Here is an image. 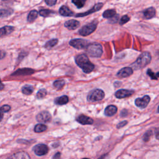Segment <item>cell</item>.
<instances>
[{
  "instance_id": "34",
  "label": "cell",
  "mask_w": 159,
  "mask_h": 159,
  "mask_svg": "<svg viewBox=\"0 0 159 159\" xmlns=\"http://www.w3.org/2000/svg\"><path fill=\"white\" fill-rule=\"evenodd\" d=\"M129 20H130V17L127 15H124L120 18L119 24H120V25H124V24H126Z\"/></svg>"
},
{
  "instance_id": "48",
  "label": "cell",
  "mask_w": 159,
  "mask_h": 159,
  "mask_svg": "<svg viewBox=\"0 0 159 159\" xmlns=\"http://www.w3.org/2000/svg\"><path fill=\"white\" fill-rule=\"evenodd\" d=\"M82 159H89V158H83Z\"/></svg>"
},
{
  "instance_id": "40",
  "label": "cell",
  "mask_w": 159,
  "mask_h": 159,
  "mask_svg": "<svg viewBox=\"0 0 159 159\" xmlns=\"http://www.w3.org/2000/svg\"><path fill=\"white\" fill-rule=\"evenodd\" d=\"M52 159H61V153L60 152H57L53 155Z\"/></svg>"
},
{
  "instance_id": "28",
  "label": "cell",
  "mask_w": 159,
  "mask_h": 159,
  "mask_svg": "<svg viewBox=\"0 0 159 159\" xmlns=\"http://www.w3.org/2000/svg\"><path fill=\"white\" fill-rule=\"evenodd\" d=\"M65 84V82L63 80H55L53 83V86L57 88V89H61L64 85Z\"/></svg>"
},
{
  "instance_id": "23",
  "label": "cell",
  "mask_w": 159,
  "mask_h": 159,
  "mask_svg": "<svg viewBox=\"0 0 159 159\" xmlns=\"http://www.w3.org/2000/svg\"><path fill=\"white\" fill-rule=\"evenodd\" d=\"M13 13V9L11 8L0 9V17H7Z\"/></svg>"
},
{
  "instance_id": "7",
  "label": "cell",
  "mask_w": 159,
  "mask_h": 159,
  "mask_svg": "<svg viewBox=\"0 0 159 159\" xmlns=\"http://www.w3.org/2000/svg\"><path fill=\"white\" fill-rule=\"evenodd\" d=\"M48 147L43 143H39L33 147L34 152L38 156H43L48 152Z\"/></svg>"
},
{
  "instance_id": "25",
  "label": "cell",
  "mask_w": 159,
  "mask_h": 159,
  "mask_svg": "<svg viewBox=\"0 0 159 159\" xmlns=\"http://www.w3.org/2000/svg\"><path fill=\"white\" fill-rule=\"evenodd\" d=\"M34 91V88L29 84H25L22 88V92L25 95H30Z\"/></svg>"
},
{
  "instance_id": "49",
  "label": "cell",
  "mask_w": 159,
  "mask_h": 159,
  "mask_svg": "<svg viewBox=\"0 0 159 159\" xmlns=\"http://www.w3.org/2000/svg\"><path fill=\"white\" fill-rule=\"evenodd\" d=\"M2 1H7V0H2Z\"/></svg>"
},
{
  "instance_id": "43",
  "label": "cell",
  "mask_w": 159,
  "mask_h": 159,
  "mask_svg": "<svg viewBox=\"0 0 159 159\" xmlns=\"http://www.w3.org/2000/svg\"><path fill=\"white\" fill-rule=\"evenodd\" d=\"M4 112H3V111H2V110H1L0 109V122L2 120V119H3V117H4Z\"/></svg>"
},
{
  "instance_id": "22",
  "label": "cell",
  "mask_w": 159,
  "mask_h": 159,
  "mask_svg": "<svg viewBox=\"0 0 159 159\" xmlns=\"http://www.w3.org/2000/svg\"><path fill=\"white\" fill-rule=\"evenodd\" d=\"M38 12L37 10H32L30 11V12L29 13L28 16H27V22H33L37 17V16H38Z\"/></svg>"
},
{
  "instance_id": "44",
  "label": "cell",
  "mask_w": 159,
  "mask_h": 159,
  "mask_svg": "<svg viewBox=\"0 0 159 159\" xmlns=\"http://www.w3.org/2000/svg\"><path fill=\"white\" fill-rule=\"evenodd\" d=\"M155 137H156L157 139L159 140V128L156 130V135H155Z\"/></svg>"
},
{
  "instance_id": "19",
  "label": "cell",
  "mask_w": 159,
  "mask_h": 159,
  "mask_svg": "<svg viewBox=\"0 0 159 159\" xmlns=\"http://www.w3.org/2000/svg\"><path fill=\"white\" fill-rule=\"evenodd\" d=\"M59 13L60 15L65 17H70L73 16L74 14L73 12L70 9H69L67 6L64 5L61 6L59 9Z\"/></svg>"
},
{
  "instance_id": "42",
  "label": "cell",
  "mask_w": 159,
  "mask_h": 159,
  "mask_svg": "<svg viewBox=\"0 0 159 159\" xmlns=\"http://www.w3.org/2000/svg\"><path fill=\"white\" fill-rule=\"evenodd\" d=\"M121 85V82L120 81H115L114 83V86L115 87H119Z\"/></svg>"
},
{
  "instance_id": "9",
  "label": "cell",
  "mask_w": 159,
  "mask_h": 159,
  "mask_svg": "<svg viewBox=\"0 0 159 159\" xmlns=\"http://www.w3.org/2000/svg\"><path fill=\"white\" fill-rule=\"evenodd\" d=\"M51 114L49 112L47 111H43L39 112L36 116L37 120L40 123H46L50 122L51 120Z\"/></svg>"
},
{
  "instance_id": "47",
  "label": "cell",
  "mask_w": 159,
  "mask_h": 159,
  "mask_svg": "<svg viewBox=\"0 0 159 159\" xmlns=\"http://www.w3.org/2000/svg\"><path fill=\"white\" fill-rule=\"evenodd\" d=\"M157 112L159 113V106H158V108H157Z\"/></svg>"
},
{
  "instance_id": "14",
  "label": "cell",
  "mask_w": 159,
  "mask_h": 159,
  "mask_svg": "<svg viewBox=\"0 0 159 159\" xmlns=\"http://www.w3.org/2000/svg\"><path fill=\"white\" fill-rule=\"evenodd\" d=\"M133 73V69L131 67H124L120 69L116 74L119 78H126L130 76Z\"/></svg>"
},
{
  "instance_id": "11",
  "label": "cell",
  "mask_w": 159,
  "mask_h": 159,
  "mask_svg": "<svg viewBox=\"0 0 159 159\" xmlns=\"http://www.w3.org/2000/svg\"><path fill=\"white\" fill-rule=\"evenodd\" d=\"M134 90L132 89H121L117 90L115 93V96L118 99L125 98L132 95L134 93Z\"/></svg>"
},
{
  "instance_id": "5",
  "label": "cell",
  "mask_w": 159,
  "mask_h": 159,
  "mask_svg": "<svg viewBox=\"0 0 159 159\" xmlns=\"http://www.w3.org/2000/svg\"><path fill=\"white\" fill-rule=\"evenodd\" d=\"M97 24H98V22L94 20L86 25H84V26H83L81 28L79 29L78 30L79 34L84 37L90 35L96 29Z\"/></svg>"
},
{
  "instance_id": "6",
  "label": "cell",
  "mask_w": 159,
  "mask_h": 159,
  "mask_svg": "<svg viewBox=\"0 0 159 159\" xmlns=\"http://www.w3.org/2000/svg\"><path fill=\"white\" fill-rule=\"evenodd\" d=\"M89 42L83 39H74L70 41L69 44L76 48V49H83L86 48L89 44Z\"/></svg>"
},
{
  "instance_id": "45",
  "label": "cell",
  "mask_w": 159,
  "mask_h": 159,
  "mask_svg": "<svg viewBox=\"0 0 159 159\" xmlns=\"http://www.w3.org/2000/svg\"><path fill=\"white\" fill-rule=\"evenodd\" d=\"M4 85L2 84V83L1 82V80L0 79V91L4 89Z\"/></svg>"
},
{
  "instance_id": "17",
  "label": "cell",
  "mask_w": 159,
  "mask_h": 159,
  "mask_svg": "<svg viewBox=\"0 0 159 159\" xmlns=\"http://www.w3.org/2000/svg\"><path fill=\"white\" fill-rule=\"evenodd\" d=\"M14 27L13 26L6 25L0 28V38L6 36L11 34L14 30Z\"/></svg>"
},
{
  "instance_id": "27",
  "label": "cell",
  "mask_w": 159,
  "mask_h": 159,
  "mask_svg": "<svg viewBox=\"0 0 159 159\" xmlns=\"http://www.w3.org/2000/svg\"><path fill=\"white\" fill-rule=\"evenodd\" d=\"M58 43V39H51L46 42V43L44 45V47L47 49H50L53 48L54 46H55Z\"/></svg>"
},
{
  "instance_id": "10",
  "label": "cell",
  "mask_w": 159,
  "mask_h": 159,
  "mask_svg": "<svg viewBox=\"0 0 159 159\" xmlns=\"http://www.w3.org/2000/svg\"><path fill=\"white\" fill-rule=\"evenodd\" d=\"M103 6V4L102 2H99V3H97L93 7H91L89 10H88V11H86L84 12H83V13H80V14H77L75 15V17H84L86 16H88V15H89L92 13H94L96 11H99L101 7H102Z\"/></svg>"
},
{
  "instance_id": "31",
  "label": "cell",
  "mask_w": 159,
  "mask_h": 159,
  "mask_svg": "<svg viewBox=\"0 0 159 159\" xmlns=\"http://www.w3.org/2000/svg\"><path fill=\"white\" fill-rule=\"evenodd\" d=\"M86 0H71L72 2L77 7V8L80 9L83 7L86 2Z\"/></svg>"
},
{
  "instance_id": "16",
  "label": "cell",
  "mask_w": 159,
  "mask_h": 159,
  "mask_svg": "<svg viewBox=\"0 0 159 159\" xmlns=\"http://www.w3.org/2000/svg\"><path fill=\"white\" fill-rule=\"evenodd\" d=\"M7 159H30V158L27 152H19L11 155Z\"/></svg>"
},
{
  "instance_id": "24",
  "label": "cell",
  "mask_w": 159,
  "mask_h": 159,
  "mask_svg": "<svg viewBox=\"0 0 159 159\" xmlns=\"http://www.w3.org/2000/svg\"><path fill=\"white\" fill-rule=\"evenodd\" d=\"M116 15V12L114 9H107L104 11L102 17L107 19H111Z\"/></svg>"
},
{
  "instance_id": "8",
  "label": "cell",
  "mask_w": 159,
  "mask_h": 159,
  "mask_svg": "<svg viewBox=\"0 0 159 159\" xmlns=\"http://www.w3.org/2000/svg\"><path fill=\"white\" fill-rule=\"evenodd\" d=\"M150 101V98L148 95L144 96L143 98H138L135 100V104L140 109L145 108Z\"/></svg>"
},
{
  "instance_id": "4",
  "label": "cell",
  "mask_w": 159,
  "mask_h": 159,
  "mask_svg": "<svg viewBox=\"0 0 159 159\" xmlns=\"http://www.w3.org/2000/svg\"><path fill=\"white\" fill-rule=\"evenodd\" d=\"M105 96L104 92L101 89H94L91 91L87 96V101L95 102L102 100Z\"/></svg>"
},
{
  "instance_id": "30",
  "label": "cell",
  "mask_w": 159,
  "mask_h": 159,
  "mask_svg": "<svg viewBox=\"0 0 159 159\" xmlns=\"http://www.w3.org/2000/svg\"><path fill=\"white\" fill-rule=\"evenodd\" d=\"M47 94V90L44 88H42V89H40L38 91V92L37 93V94H36V96H37V99H43L44 98L46 95Z\"/></svg>"
},
{
  "instance_id": "15",
  "label": "cell",
  "mask_w": 159,
  "mask_h": 159,
  "mask_svg": "<svg viewBox=\"0 0 159 159\" xmlns=\"http://www.w3.org/2000/svg\"><path fill=\"white\" fill-rule=\"evenodd\" d=\"M80 25L79 21L75 19H70L66 21L64 24L65 27H66L69 30H75L78 28Z\"/></svg>"
},
{
  "instance_id": "18",
  "label": "cell",
  "mask_w": 159,
  "mask_h": 159,
  "mask_svg": "<svg viewBox=\"0 0 159 159\" xmlns=\"http://www.w3.org/2000/svg\"><path fill=\"white\" fill-rule=\"evenodd\" d=\"M156 14L155 9L153 7H150L143 11V16L147 19H150L153 18Z\"/></svg>"
},
{
  "instance_id": "41",
  "label": "cell",
  "mask_w": 159,
  "mask_h": 159,
  "mask_svg": "<svg viewBox=\"0 0 159 159\" xmlns=\"http://www.w3.org/2000/svg\"><path fill=\"white\" fill-rule=\"evenodd\" d=\"M5 56H6V52L2 50H0V60L4 58Z\"/></svg>"
},
{
  "instance_id": "3",
  "label": "cell",
  "mask_w": 159,
  "mask_h": 159,
  "mask_svg": "<svg viewBox=\"0 0 159 159\" xmlns=\"http://www.w3.org/2000/svg\"><path fill=\"white\" fill-rule=\"evenodd\" d=\"M88 54L91 57L99 58L102 54V45L97 42L89 43L86 48Z\"/></svg>"
},
{
  "instance_id": "1",
  "label": "cell",
  "mask_w": 159,
  "mask_h": 159,
  "mask_svg": "<svg viewBox=\"0 0 159 159\" xmlns=\"http://www.w3.org/2000/svg\"><path fill=\"white\" fill-rule=\"evenodd\" d=\"M75 60L76 64L81 68L85 73H89L94 68V64L89 61L86 54H80L76 55L75 58Z\"/></svg>"
},
{
  "instance_id": "20",
  "label": "cell",
  "mask_w": 159,
  "mask_h": 159,
  "mask_svg": "<svg viewBox=\"0 0 159 159\" xmlns=\"http://www.w3.org/2000/svg\"><path fill=\"white\" fill-rule=\"evenodd\" d=\"M117 111V107L114 105L107 106L104 109V114L106 116H114Z\"/></svg>"
},
{
  "instance_id": "39",
  "label": "cell",
  "mask_w": 159,
  "mask_h": 159,
  "mask_svg": "<svg viewBox=\"0 0 159 159\" xmlns=\"http://www.w3.org/2000/svg\"><path fill=\"white\" fill-rule=\"evenodd\" d=\"M128 114V111L127 109H124L121 111L120 113V117H126Z\"/></svg>"
},
{
  "instance_id": "13",
  "label": "cell",
  "mask_w": 159,
  "mask_h": 159,
  "mask_svg": "<svg viewBox=\"0 0 159 159\" xmlns=\"http://www.w3.org/2000/svg\"><path fill=\"white\" fill-rule=\"evenodd\" d=\"M34 73V70L29 68H20L15 71L11 75L12 76H26L30 75Z\"/></svg>"
},
{
  "instance_id": "36",
  "label": "cell",
  "mask_w": 159,
  "mask_h": 159,
  "mask_svg": "<svg viewBox=\"0 0 159 159\" xmlns=\"http://www.w3.org/2000/svg\"><path fill=\"white\" fill-rule=\"evenodd\" d=\"M44 1H45V3L49 6H54L57 3V0H44Z\"/></svg>"
},
{
  "instance_id": "38",
  "label": "cell",
  "mask_w": 159,
  "mask_h": 159,
  "mask_svg": "<svg viewBox=\"0 0 159 159\" xmlns=\"http://www.w3.org/2000/svg\"><path fill=\"white\" fill-rule=\"evenodd\" d=\"M119 19V15H116L114 17L110 19L109 22L110 23H116Z\"/></svg>"
},
{
  "instance_id": "46",
  "label": "cell",
  "mask_w": 159,
  "mask_h": 159,
  "mask_svg": "<svg viewBox=\"0 0 159 159\" xmlns=\"http://www.w3.org/2000/svg\"><path fill=\"white\" fill-rule=\"evenodd\" d=\"M106 155H107L106 154H104V155H102V156H101V157H99L98 159H104V158L106 157Z\"/></svg>"
},
{
  "instance_id": "29",
  "label": "cell",
  "mask_w": 159,
  "mask_h": 159,
  "mask_svg": "<svg viewBox=\"0 0 159 159\" xmlns=\"http://www.w3.org/2000/svg\"><path fill=\"white\" fill-rule=\"evenodd\" d=\"M40 16H42V17H48L49 16H50L51 14L55 13V12L53 11H52V10H50V9H41L40 10V11L39 12Z\"/></svg>"
},
{
  "instance_id": "21",
  "label": "cell",
  "mask_w": 159,
  "mask_h": 159,
  "mask_svg": "<svg viewBox=\"0 0 159 159\" xmlns=\"http://www.w3.org/2000/svg\"><path fill=\"white\" fill-rule=\"evenodd\" d=\"M68 101H69L68 97L66 95H63V96L58 97V98H55L54 100V102L56 104L60 105V106L67 104L68 102Z\"/></svg>"
},
{
  "instance_id": "2",
  "label": "cell",
  "mask_w": 159,
  "mask_h": 159,
  "mask_svg": "<svg viewBox=\"0 0 159 159\" xmlns=\"http://www.w3.org/2000/svg\"><path fill=\"white\" fill-rule=\"evenodd\" d=\"M152 57L150 53L148 52H144L139 55L133 63L131 64L132 68H134L135 70L143 68L150 63Z\"/></svg>"
},
{
  "instance_id": "37",
  "label": "cell",
  "mask_w": 159,
  "mask_h": 159,
  "mask_svg": "<svg viewBox=\"0 0 159 159\" xmlns=\"http://www.w3.org/2000/svg\"><path fill=\"white\" fill-rule=\"evenodd\" d=\"M127 123H128V122H127V120H123V121L119 122V123L117 125L116 128H117V129H120V128L124 127L125 125H126Z\"/></svg>"
},
{
  "instance_id": "35",
  "label": "cell",
  "mask_w": 159,
  "mask_h": 159,
  "mask_svg": "<svg viewBox=\"0 0 159 159\" xmlns=\"http://www.w3.org/2000/svg\"><path fill=\"white\" fill-rule=\"evenodd\" d=\"M0 109L2 110L3 111V112H7L10 111L11 109V106L7 105V104H5V105H3L2 106H1L0 107Z\"/></svg>"
},
{
  "instance_id": "26",
  "label": "cell",
  "mask_w": 159,
  "mask_h": 159,
  "mask_svg": "<svg viewBox=\"0 0 159 159\" xmlns=\"http://www.w3.org/2000/svg\"><path fill=\"white\" fill-rule=\"evenodd\" d=\"M47 129V126L43 124H38L34 127V132L35 133H41L45 131Z\"/></svg>"
},
{
  "instance_id": "12",
  "label": "cell",
  "mask_w": 159,
  "mask_h": 159,
  "mask_svg": "<svg viewBox=\"0 0 159 159\" xmlns=\"http://www.w3.org/2000/svg\"><path fill=\"white\" fill-rule=\"evenodd\" d=\"M76 120L82 125H91L94 122V120L92 118L83 114L78 116L76 118Z\"/></svg>"
},
{
  "instance_id": "32",
  "label": "cell",
  "mask_w": 159,
  "mask_h": 159,
  "mask_svg": "<svg viewBox=\"0 0 159 159\" xmlns=\"http://www.w3.org/2000/svg\"><path fill=\"white\" fill-rule=\"evenodd\" d=\"M147 74L150 77L152 80H157L159 78V71L157 73H154L151 69H148L147 71Z\"/></svg>"
},
{
  "instance_id": "33",
  "label": "cell",
  "mask_w": 159,
  "mask_h": 159,
  "mask_svg": "<svg viewBox=\"0 0 159 159\" xmlns=\"http://www.w3.org/2000/svg\"><path fill=\"white\" fill-rule=\"evenodd\" d=\"M152 135V131L151 130H147V131L145 133V134L143 135V137H142L143 140L144 142H145L149 141V140H150V137H151Z\"/></svg>"
}]
</instances>
